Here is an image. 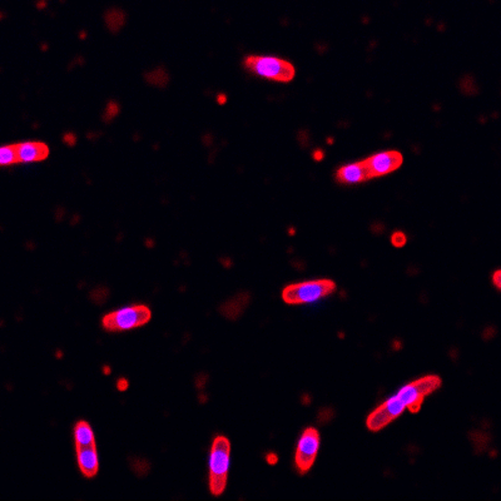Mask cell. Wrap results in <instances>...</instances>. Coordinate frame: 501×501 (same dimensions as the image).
<instances>
[{
	"label": "cell",
	"mask_w": 501,
	"mask_h": 501,
	"mask_svg": "<svg viewBox=\"0 0 501 501\" xmlns=\"http://www.w3.org/2000/svg\"><path fill=\"white\" fill-rule=\"evenodd\" d=\"M441 383L442 381L437 375H427L405 385L395 396L381 403L368 415L366 421L367 428L370 431L382 430L402 415L405 408L412 413L418 412L423 400L437 390Z\"/></svg>",
	"instance_id": "1"
},
{
	"label": "cell",
	"mask_w": 501,
	"mask_h": 501,
	"mask_svg": "<svg viewBox=\"0 0 501 501\" xmlns=\"http://www.w3.org/2000/svg\"><path fill=\"white\" fill-rule=\"evenodd\" d=\"M229 455V440L223 435L215 436L209 452V491L213 496L222 495L227 485Z\"/></svg>",
	"instance_id": "2"
},
{
	"label": "cell",
	"mask_w": 501,
	"mask_h": 501,
	"mask_svg": "<svg viewBox=\"0 0 501 501\" xmlns=\"http://www.w3.org/2000/svg\"><path fill=\"white\" fill-rule=\"evenodd\" d=\"M336 283L332 280H313L305 282L291 283L282 291V298L288 305H303L325 298L332 295Z\"/></svg>",
	"instance_id": "3"
},
{
	"label": "cell",
	"mask_w": 501,
	"mask_h": 501,
	"mask_svg": "<svg viewBox=\"0 0 501 501\" xmlns=\"http://www.w3.org/2000/svg\"><path fill=\"white\" fill-rule=\"evenodd\" d=\"M152 318V312L147 305H133L115 310L102 317V326L105 331H125L142 327Z\"/></svg>",
	"instance_id": "4"
},
{
	"label": "cell",
	"mask_w": 501,
	"mask_h": 501,
	"mask_svg": "<svg viewBox=\"0 0 501 501\" xmlns=\"http://www.w3.org/2000/svg\"><path fill=\"white\" fill-rule=\"evenodd\" d=\"M243 65L255 74L277 82H290L295 77V67L290 62L276 57L247 55Z\"/></svg>",
	"instance_id": "5"
},
{
	"label": "cell",
	"mask_w": 501,
	"mask_h": 501,
	"mask_svg": "<svg viewBox=\"0 0 501 501\" xmlns=\"http://www.w3.org/2000/svg\"><path fill=\"white\" fill-rule=\"evenodd\" d=\"M320 450V432L315 427H307L300 436L295 453V465L301 475L311 470Z\"/></svg>",
	"instance_id": "6"
},
{
	"label": "cell",
	"mask_w": 501,
	"mask_h": 501,
	"mask_svg": "<svg viewBox=\"0 0 501 501\" xmlns=\"http://www.w3.org/2000/svg\"><path fill=\"white\" fill-rule=\"evenodd\" d=\"M368 179L388 174L402 164V154L397 150H383L375 153L363 160Z\"/></svg>",
	"instance_id": "7"
},
{
	"label": "cell",
	"mask_w": 501,
	"mask_h": 501,
	"mask_svg": "<svg viewBox=\"0 0 501 501\" xmlns=\"http://www.w3.org/2000/svg\"><path fill=\"white\" fill-rule=\"evenodd\" d=\"M15 152H17L18 162H37L43 160L48 157L47 144L37 140H29V142L14 143Z\"/></svg>",
	"instance_id": "8"
},
{
	"label": "cell",
	"mask_w": 501,
	"mask_h": 501,
	"mask_svg": "<svg viewBox=\"0 0 501 501\" xmlns=\"http://www.w3.org/2000/svg\"><path fill=\"white\" fill-rule=\"evenodd\" d=\"M250 302V293L249 292H238L235 293L233 297L223 302L222 305L218 307V311L222 316H224L227 320L235 321L240 317L247 306Z\"/></svg>",
	"instance_id": "9"
},
{
	"label": "cell",
	"mask_w": 501,
	"mask_h": 501,
	"mask_svg": "<svg viewBox=\"0 0 501 501\" xmlns=\"http://www.w3.org/2000/svg\"><path fill=\"white\" fill-rule=\"evenodd\" d=\"M78 466L83 475L88 478H92L98 472V455L95 445L85 446V447L77 448Z\"/></svg>",
	"instance_id": "10"
},
{
	"label": "cell",
	"mask_w": 501,
	"mask_h": 501,
	"mask_svg": "<svg viewBox=\"0 0 501 501\" xmlns=\"http://www.w3.org/2000/svg\"><path fill=\"white\" fill-rule=\"evenodd\" d=\"M336 178L341 183L352 184V183L365 182L366 179H368V175L363 160H361V162L348 163L338 168L336 172Z\"/></svg>",
	"instance_id": "11"
},
{
	"label": "cell",
	"mask_w": 501,
	"mask_h": 501,
	"mask_svg": "<svg viewBox=\"0 0 501 501\" xmlns=\"http://www.w3.org/2000/svg\"><path fill=\"white\" fill-rule=\"evenodd\" d=\"M73 433H74L75 448L95 445L94 433H93L92 427L84 420L77 421L74 428H73Z\"/></svg>",
	"instance_id": "12"
},
{
	"label": "cell",
	"mask_w": 501,
	"mask_h": 501,
	"mask_svg": "<svg viewBox=\"0 0 501 501\" xmlns=\"http://www.w3.org/2000/svg\"><path fill=\"white\" fill-rule=\"evenodd\" d=\"M104 19L107 27L112 32H115L123 24V22H124V14H123L122 10L113 8V9L107 10V13L104 14Z\"/></svg>",
	"instance_id": "13"
},
{
	"label": "cell",
	"mask_w": 501,
	"mask_h": 501,
	"mask_svg": "<svg viewBox=\"0 0 501 501\" xmlns=\"http://www.w3.org/2000/svg\"><path fill=\"white\" fill-rule=\"evenodd\" d=\"M18 162L17 152L14 144H5L0 148V164L10 165Z\"/></svg>",
	"instance_id": "14"
},
{
	"label": "cell",
	"mask_w": 501,
	"mask_h": 501,
	"mask_svg": "<svg viewBox=\"0 0 501 501\" xmlns=\"http://www.w3.org/2000/svg\"><path fill=\"white\" fill-rule=\"evenodd\" d=\"M144 77L148 82L152 83V84L158 85V87H163V85L167 84L168 82V74L164 72V69L152 70V72L147 73Z\"/></svg>",
	"instance_id": "15"
},
{
	"label": "cell",
	"mask_w": 501,
	"mask_h": 501,
	"mask_svg": "<svg viewBox=\"0 0 501 501\" xmlns=\"http://www.w3.org/2000/svg\"><path fill=\"white\" fill-rule=\"evenodd\" d=\"M130 465H132L133 471L137 473V476L147 475L148 470L150 467L149 462L147 460H144V458H132Z\"/></svg>",
	"instance_id": "16"
},
{
	"label": "cell",
	"mask_w": 501,
	"mask_h": 501,
	"mask_svg": "<svg viewBox=\"0 0 501 501\" xmlns=\"http://www.w3.org/2000/svg\"><path fill=\"white\" fill-rule=\"evenodd\" d=\"M108 296H109V290H108V288L97 287V288H94L92 292H90L89 297L92 298L93 302L98 303V305H99V303H103L105 300H107Z\"/></svg>",
	"instance_id": "17"
},
{
	"label": "cell",
	"mask_w": 501,
	"mask_h": 501,
	"mask_svg": "<svg viewBox=\"0 0 501 501\" xmlns=\"http://www.w3.org/2000/svg\"><path fill=\"white\" fill-rule=\"evenodd\" d=\"M118 110H119V107H118L117 103H115L114 100H109V102L107 103L104 113H103V119H104L105 122H108V120L112 119L114 115L118 114Z\"/></svg>",
	"instance_id": "18"
},
{
	"label": "cell",
	"mask_w": 501,
	"mask_h": 501,
	"mask_svg": "<svg viewBox=\"0 0 501 501\" xmlns=\"http://www.w3.org/2000/svg\"><path fill=\"white\" fill-rule=\"evenodd\" d=\"M406 240H407V237H406L405 233L401 232V230H396V232H393L392 235H391V243L397 248L403 247V245L406 244Z\"/></svg>",
	"instance_id": "19"
},
{
	"label": "cell",
	"mask_w": 501,
	"mask_h": 501,
	"mask_svg": "<svg viewBox=\"0 0 501 501\" xmlns=\"http://www.w3.org/2000/svg\"><path fill=\"white\" fill-rule=\"evenodd\" d=\"M492 282L497 290H501V270H496L492 273Z\"/></svg>",
	"instance_id": "20"
},
{
	"label": "cell",
	"mask_w": 501,
	"mask_h": 501,
	"mask_svg": "<svg viewBox=\"0 0 501 501\" xmlns=\"http://www.w3.org/2000/svg\"><path fill=\"white\" fill-rule=\"evenodd\" d=\"M207 380H208V375H205V373H199V375L197 376V378H195V386L200 390V388H203V386H204L205 381Z\"/></svg>",
	"instance_id": "21"
},
{
	"label": "cell",
	"mask_w": 501,
	"mask_h": 501,
	"mask_svg": "<svg viewBox=\"0 0 501 501\" xmlns=\"http://www.w3.org/2000/svg\"><path fill=\"white\" fill-rule=\"evenodd\" d=\"M63 140H64L68 145H73L75 143V140H77V138H75V135L73 134L72 132H68L63 135Z\"/></svg>",
	"instance_id": "22"
},
{
	"label": "cell",
	"mask_w": 501,
	"mask_h": 501,
	"mask_svg": "<svg viewBox=\"0 0 501 501\" xmlns=\"http://www.w3.org/2000/svg\"><path fill=\"white\" fill-rule=\"evenodd\" d=\"M128 387H129V382L125 378H119L117 381V388L119 391H125Z\"/></svg>",
	"instance_id": "23"
},
{
	"label": "cell",
	"mask_w": 501,
	"mask_h": 501,
	"mask_svg": "<svg viewBox=\"0 0 501 501\" xmlns=\"http://www.w3.org/2000/svg\"><path fill=\"white\" fill-rule=\"evenodd\" d=\"M266 460H267V462L270 463V465H276L278 461V456L276 455L275 452H270L267 453V456H266Z\"/></svg>",
	"instance_id": "24"
},
{
	"label": "cell",
	"mask_w": 501,
	"mask_h": 501,
	"mask_svg": "<svg viewBox=\"0 0 501 501\" xmlns=\"http://www.w3.org/2000/svg\"><path fill=\"white\" fill-rule=\"evenodd\" d=\"M323 157H325V153H323L322 149H316L315 153H313V158H315L316 160L323 159Z\"/></svg>",
	"instance_id": "25"
},
{
	"label": "cell",
	"mask_w": 501,
	"mask_h": 501,
	"mask_svg": "<svg viewBox=\"0 0 501 501\" xmlns=\"http://www.w3.org/2000/svg\"><path fill=\"white\" fill-rule=\"evenodd\" d=\"M217 100H218V103L223 104V103L225 102V95L224 94H218L217 95Z\"/></svg>",
	"instance_id": "26"
},
{
	"label": "cell",
	"mask_w": 501,
	"mask_h": 501,
	"mask_svg": "<svg viewBox=\"0 0 501 501\" xmlns=\"http://www.w3.org/2000/svg\"><path fill=\"white\" fill-rule=\"evenodd\" d=\"M103 372H104L105 375H108V373H110V368L108 367V366H104V367H103Z\"/></svg>",
	"instance_id": "27"
}]
</instances>
